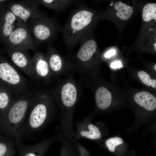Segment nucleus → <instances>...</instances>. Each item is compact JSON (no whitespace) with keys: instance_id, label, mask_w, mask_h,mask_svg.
<instances>
[{"instance_id":"nucleus-27","label":"nucleus","mask_w":156,"mask_h":156,"mask_svg":"<svg viewBox=\"0 0 156 156\" xmlns=\"http://www.w3.org/2000/svg\"><path fill=\"white\" fill-rule=\"evenodd\" d=\"M111 68L114 69L120 68L123 66L120 61H115L112 62L111 65Z\"/></svg>"},{"instance_id":"nucleus-1","label":"nucleus","mask_w":156,"mask_h":156,"mask_svg":"<svg viewBox=\"0 0 156 156\" xmlns=\"http://www.w3.org/2000/svg\"><path fill=\"white\" fill-rule=\"evenodd\" d=\"M81 85L71 75L59 80L51 90L56 106L60 110L59 132L62 135L74 138L73 114L81 96Z\"/></svg>"},{"instance_id":"nucleus-28","label":"nucleus","mask_w":156,"mask_h":156,"mask_svg":"<svg viewBox=\"0 0 156 156\" xmlns=\"http://www.w3.org/2000/svg\"><path fill=\"white\" fill-rule=\"evenodd\" d=\"M116 53V51L114 49H111L106 53L104 55L106 58H109L112 56L114 55Z\"/></svg>"},{"instance_id":"nucleus-12","label":"nucleus","mask_w":156,"mask_h":156,"mask_svg":"<svg viewBox=\"0 0 156 156\" xmlns=\"http://www.w3.org/2000/svg\"><path fill=\"white\" fill-rule=\"evenodd\" d=\"M31 64L33 77L44 83H49L52 76L44 54L40 51L36 53L31 58Z\"/></svg>"},{"instance_id":"nucleus-22","label":"nucleus","mask_w":156,"mask_h":156,"mask_svg":"<svg viewBox=\"0 0 156 156\" xmlns=\"http://www.w3.org/2000/svg\"><path fill=\"white\" fill-rule=\"evenodd\" d=\"M142 18L144 22H149L156 20V4L148 3L142 9Z\"/></svg>"},{"instance_id":"nucleus-15","label":"nucleus","mask_w":156,"mask_h":156,"mask_svg":"<svg viewBox=\"0 0 156 156\" xmlns=\"http://www.w3.org/2000/svg\"><path fill=\"white\" fill-rule=\"evenodd\" d=\"M16 16L8 8L0 14V37L5 41L17 23Z\"/></svg>"},{"instance_id":"nucleus-32","label":"nucleus","mask_w":156,"mask_h":156,"mask_svg":"<svg viewBox=\"0 0 156 156\" xmlns=\"http://www.w3.org/2000/svg\"><path fill=\"white\" fill-rule=\"evenodd\" d=\"M154 68L155 71L156 70V64H155L154 66Z\"/></svg>"},{"instance_id":"nucleus-11","label":"nucleus","mask_w":156,"mask_h":156,"mask_svg":"<svg viewBox=\"0 0 156 156\" xmlns=\"http://www.w3.org/2000/svg\"><path fill=\"white\" fill-rule=\"evenodd\" d=\"M61 135L60 132L40 142L31 146H27L20 143L17 145L19 156H44L50 146L54 142H60Z\"/></svg>"},{"instance_id":"nucleus-14","label":"nucleus","mask_w":156,"mask_h":156,"mask_svg":"<svg viewBox=\"0 0 156 156\" xmlns=\"http://www.w3.org/2000/svg\"><path fill=\"white\" fill-rule=\"evenodd\" d=\"M77 130L75 133L74 139L77 140L81 138L97 140L102 137L99 128L91 123L89 120L85 118L82 121L76 123Z\"/></svg>"},{"instance_id":"nucleus-4","label":"nucleus","mask_w":156,"mask_h":156,"mask_svg":"<svg viewBox=\"0 0 156 156\" xmlns=\"http://www.w3.org/2000/svg\"><path fill=\"white\" fill-rule=\"evenodd\" d=\"M56 107L51 91L44 90L37 94L22 127V139L42 129L53 115Z\"/></svg>"},{"instance_id":"nucleus-30","label":"nucleus","mask_w":156,"mask_h":156,"mask_svg":"<svg viewBox=\"0 0 156 156\" xmlns=\"http://www.w3.org/2000/svg\"><path fill=\"white\" fill-rule=\"evenodd\" d=\"M6 135L0 132V142L3 140Z\"/></svg>"},{"instance_id":"nucleus-7","label":"nucleus","mask_w":156,"mask_h":156,"mask_svg":"<svg viewBox=\"0 0 156 156\" xmlns=\"http://www.w3.org/2000/svg\"><path fill=\"white\" fill-rule=\"evenodd\" d=\"M8 48L35 50L36 46L27 22H18L15 28L5 40Z\"/></svg>"},{"instance_id":"nucleus-6","label":"nucleus","mask_w":156,"mask_h":156,"mask_svg":"<svg viewBox=\"0 0 156 156\" xmlns=\"http://www.w3.org/2000/svg\"><path fill=\"white\" fill-rule=\"evenodd\" d=\"M29 28L36 47L52 43L60 29L55 19L45 16L30 20Z\"/></svg>"},{"instance_id":"nucleus-16","label":"nucleus","mask_w":156,"mask_h":156,"mask_svg":"<svg viewBox=\"0 0 156 156\" xmlns=\"http://www.w3.org/2000/svg\"><path fill=\"white\" fill-rule=\"evenodd\" d=\"M135 102L147 110L151 111L156 107V99L151 94L146 91L136 93L134 96Z\"/></svg>"},{"instance_id":"nucleus-19","label":"nucleus","mask_w":156,"mask_h":156,"mask_svg":"<svg viewBox=\"0 0 156 156\" xmlns=\"http://www.w3.org/2000/svg\"><path fill=\"white\" fill-rule=\"evenodd\" d=\"M74 138L62 136L60 142L61 148L59 156H79L74 144Z\"/></svg>"},{"instance_id":"nucleus-23","label":"nucleus","mask_w":156,"mask_h":156,"mask_svg":"<svg viewBox=\"0 0 156 156\" xmlns=\"http://www.w3.org/2000/svg\"><path fill=\"white\" fill-rule=\"evenodd\" d=\"M11 92L9 90L2 91L0 89V115L8 108L13 99Z\"/></svg>"},{"instance_id":"nucleus-26","label":"nucleus","mask_w":156,"mask_h":156,"mask_svg":"<svg viewBox=\"0 0 156 156\" xmlns=\"http://www.w3.org/2000/svg\"><path fill=\"white\" fill-rule=\"evenodd\" d=\"M138 75L144 84L148 86H151L152 79H151L148 73L144 71H140L138 72Z\"/></svg>"},{"instance_id":"nucleus-8","label":"nucleus","mask_w":156,"mask_h":156,"mask_svg":"<svg viewBox=\"0 0 156 156\" xmlns=\"http://www.w3.org/2000/svg\"><path fill=\"white\" fill-rule=\"evenodd\" d=\"M0 79L12 94H25L27 86L26 80L15 67L6 62L0 63Z\"/></svg>"},{"instance_id":"nucleus-2","label":"nucleus","mask_w":156,"mask_h":156,"mask_svg":"<svg viewBox=\"0 0 156 156\" xmlns=\"http://www.w3.org/2000/svg\"><path fill=\"white\" fill-rule=\"evenodd\" d=\"M36 95L25 94L16 97L0 115V132L17 145L22 140V127Z\"/></svg>"},{"instance_id":"nucleus-10","label":"nucleus","mask_w":156,"mask_h":156,"mask_svg":"<svg viewBox=\"0 0 156 156\" xmlns=\"http://www.w3.org/2000/svg\"><path fill=\"white\" fill-rule=\"evenodd\" d=\"M46 56L52 76L57 78L62 75H72L74 71L65 57L56 50L52 42L48 43Z\"/></svg>"},{"instance_id":"nucleus-24","label":"nucleus","mask_w":156,"mask_h":156,"mask_svg":"<svg viewBox=\"0 0 156 156\" xmlns=\"http://www.w3.org/2000/svg\"><path fill=\"white\" fill-rule=\"evenodd\" d=\"M123 140L120 137H115L109 139L106 141V144L109 150L112 152H114L115 147L121 144Z\"/></svg>"},{"instance_id":"nucleus-29","label":"nucleus","mask_w":156,"mask_h":156,"mask_svg":"<svg viewBox=\"0 0 156 156\" xmlns=\"http://www.w3.org/2000/svg\"><path fill=\"white\" fill-rule=\"evenodd\" d=\"M151 86L154 88H156V80L155 79H152L151 83Z\"/></svg>"},{"instance_id":"nucleus-18","label":"nucleus","mask_w":156,"mask_h":156,"mask_svg":"<svg viewBox=\"0 0 156 156\" xmlns=\"http://www.w3.org/2000/svg\"><path fill=\"white\" fill-rule=\"evenodd\" d=\"M74 1L71 0H40L39 4L50 9L60 12L64 10L71 5Z\"/></svg>"},{"instance_id":"nucleus-13","label":"nucleus","mask_w":156,"mask_h":156,"mask_svg":"<svg viewBox=\"0 0 156 156\" xmlns=\"http://www.w3.org/2000/svg\"><path fill=\"white\" fill-rule=\"evenodd\" d=\"M27 51L8 48V53L12 63L29 77H33L31 58Z\"/></svg>"},{"instance_id":"nucleus-25","label":"nucleus","mask_w":156,"mask_h":156,"mask_svg":"<svg viewBox=\"0 0 156 156\" xmlns=\"http://www.w3.org/2000/svg\"><path fill=\"white\" fill-rule=\"evenodd\" d=\"M74 144L79 156H90L89 151L77 140L74 139Z\"/></svg>"},{"instance_id":"nucleus-17","label":"nucleus","mask_w":156,"mask_h":156,"mask_svg":"<svg viewBox=\"0 0 156 156\" xmlns=\"http://www.w3.org/2000/svg\"><path fill=\"white\" fill-rule=\"evenodd\" d=\"M95 97L97 106L101 110L107 109L111 104L112 94L105 87H101L97 89L95 92Z\"/></svg>"},{"instance_id":"nucleus-21","label":"nucleus","mask_w":156,"mask_h":156,"mask_svg":"<svg viewBox=\"0 0 156 156\" xmlns=\"http://www.w3.org/2000/svg\"><path fill=\"white\" fill-rule=\"evenodd\" d=\"M16 144L7 136L0 142V156H13Z\"/></svg>"},{"instance_id":"nucleus-20","label":"nucleus","mask_w":156,"mask_h":156,"mask_svg":"<svg viewBox=\"0 0 156 156\" xmlns=\"http://www.w3.org/2000/svg\"><path fill=\"white\" fill-rule=\"evenodd\" d=\"M114 7L117 11L116 16L121 19L125 21L128 19L131 16L133 10V8L121 1L116 2Z\"/></svg>"},{"instance_id":"nucleus-31","label":"nucleus","mask_w":156,"mask_h":156,"mask_svg":"<svg viewBox=\"0 0 156 156\" xmlns=\"http://www.w3.org/2000/svg\"><path fill=\"white\" fill-rule=\"evenodd\" d=\"M154 49H155V51L156 50V43H155L154 44Z\"/></svg>"},{"instance_id":"nucleus-3","label":"nucleus","mask_w":156,"mask_h":156,"mask_svg":"<svg viewBox=\"0 0 156 156\" xmlns=\"http://www.w3.org/2000/svg\"><path fill=\"white\" fill-rule=\"evenodd\" d=\"M94 16V13L85 5H80L70 15L62 30L63 41L68 50L90 38Z\"/></svg>"},{"instance_id":"nucleus-5","label":"nucleus","mask_w":156,"mask_h":156,"mask_svg":"<svg viewBox=\"0 0 156 156\" xmlns=\"http://www.w3.org/2000/svg\"><path fill=\"white\" fill-rule=\"evenodd\" d=\"M81 45L77 53H68L65 57L74 72L79 73L84 81L89 75L94 58L97 52V46L95 40L91 38Z\"/></svg>"},{"instance_id":"nucleus-9","label":"nucleus","mask_w":156,"mask_h":156,"mask_svg":"<svg viewBox=\"0 0 156 156\" xmlns=\"http://www.w3.org/2000/svg\"><path fill=\"white\" fill-rule=\"evenodd\" d=\"M38 0H22L10 2L8 8L17 18L18 22H27L28 20L45 16L39 9Z\"/></svg>"}]
</instances>
